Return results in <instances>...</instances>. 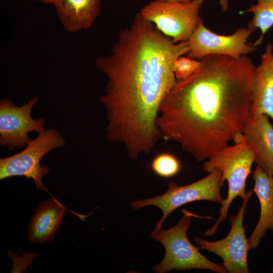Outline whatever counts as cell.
<instances>
[{
    "label": "cell",
    "mask_w": 273,
    "mask_h": 273,
    "mask_svg": "<svg viewBox=\"0 0 273 273\" xmlns=\"http://www.w3.org/2000/svg\"><path fill=\"white\" fill-rule=\"evenodd\" d=\"M219 4L223 12L225 13L228 11L229 9L228 0H219Z\"/></svg>",
    "instance_id": "obj_19"
},
{
    "label": "cell",
    "mask_w": 273,
    "mask_h": 273,
    "mask_svg": "<svg viewBox=\"0 0 273 273\" xmlns=\"http://www.w3.org/2000/svg\"><path fill=\"white\" fill-rule=\"evenodd\" d=\"M203 3L204 0H153L143 6L139 13L177 43L189 40L202 20L200 10Z\"/></svg>",
    "instance_id": "obj_5"
},
{
    "label": "cell",
    "mask_w": 273,
    "mask_h": 273,
    "mask_svg": "<svg viewBox=\"0 0 273 273\" xmlns=\"http://www.w3.org/2000/svg\"><path fill=\"white\" fill-rule=\"evenodd\" d=\"M184 215L177 223L168 229L156 226L150 237L160 243L165 249L163 260L153 267L156 273H165L172 270L208 269L217 273L227 272L223 264L209 260L192 244L187 236L192 214L182 209Z\"/></svg>",
    "instance_id": "obj_4"
},
{
    "label": "cell",
    "mask_w": 273,
    "mask_h": 273,
    "mask_svg": "<svg viewBox=\"0 0 273 273\" xmlns=\"http://www.w3.org/2000/svg\"><path fill=\"white\" fill-rule=\"evenodd\" d=\"M253 192L251 190L247 192L237 214L230 216L231 228L225 238L214 242L199 237L194 239L195 243L199 245V249L206 250L219 256L222 259L226 271L230 273L249 272L247 256L250 248L243 221L247 203Z\"/></svg>",
    "instance_id": "obj_8"
},
{
    "label": "cell",
    "mask_w": 273,
    "mask_h": 273,
    "mask_svg": "<svg viewBox=\"0 0 273 273\" xmlns=\"http://www.w3.org/2000/svg\"><path fill=\"white\" fill-rule=\"evenodd\" d=\"M221 173L215 169L206 177L191 184L180 186L175 181L168 185V190L163 194L149 199L131 203L135 210L148 206H155L162 211V217L156 226L162 227L166 217L174 210L188 203L198 200H208L220 203L224 199L220 193Z\"/></svg>",
    "instance_id": "obj_7"
},
{
    "label": "cell",
    "mask_w": 273,
    "mask_h": 273,
    "mask_svg": "<svg viewBox=\"0 0 273 273\" xmlns=\"http://www.w3.org/2000/svg\"><path fill=\"white\" fill-rule=\"evenodd\" d=\"M66 208L54 197L41 203L28 227V239L33 243L50 242L59 229Z\"/></svg>",
    "instance_id": "obj_15"
},
{
    "label": "cell",
    "mask_w": 273,
    "mask_h": 273,
    "mask_svg": "<svg viewBox=\"0 0 273 273\" xmlns=\"http://www.w3.org/2000/svg\"><path fill=\"white\" fill-rule=\"evenodd\" d=\"M101 0H56L53 5L64 28L71 33L89 29L99 16Z\"/></svg>",
    "instance_id": "obj_14"
},
{
    "label": "cell",
    "mask_w": 273,
    "mask_h": 273,
    "mask_svg": "<svg viewBox=\"0 0 273 273\" xmlns=\"http://www.w3.org/2000/svg\"><path fill=\"white\" fill-rule=\"evenodd\" d=\"M201 61L189 58L183 56L177 58L173 64V70L177 82L181 81L193 73L199 67Z\"/></svg>",
    "instance_id": "obj_18"
},
{
    "label": "cell",
    "mask_w": 273,
    "mask_h": 273,
    "mask_svg": "<svg viewBox=\"0 0 273 273\" xmlns=\"http://www.w3.org/2000/svg\"><path fill=\"white\" fill-rule=\"evenodd\" d=\"M254 187L253 190L260 205L258 222L248 239L250 249L258 247L268 230L273 234V176L267 175L257 165L253 171Z\"/></svg>",
    "instance_id": "obj_13"
},
{
    "label": "cell",
    "mask_w": 273,
    "mask_h": 273,
    "mask_svg": "<svg viewBox=\"0 0 273 273\" xmlns=\"http://www.w3.org/2000/svg\"><path fill=\"white\" fill-rule=\"evenodd\" d=\"M177 82L162 101L156 120L162 137L178 144L198 162L243 140L250 117L256 66L244 55H210Z\"/></svg>",
    "instance_id": "obj_2"
},
{
    "label": "cell",
    "mask_w": 273,
    "mask_h": 273,
    "mask_svg": "<svg viewBox=\"0 0 273 273\" xmlns=\"http://www.w3.org/2000/svg\"><path fill=\"white\" fill-rule=\"evenodd\" d=\"M254 150L246 142L245 138L233 146H227L213 153L202 166L204 171L211 172L215 169L221 171V183L223 186L225 180L229 185L228 196L220 203L219 216L215 223L206 231L204 237L212 236L219 223L228 217L229 208L234 199L239 196L244 199L247 193L245 185L251 169L255 161Z\"/></svg>",
    "instance_id": "obj_3"
},
{
    "label": "cell",
    "mask_w": 273,
    "mask_h": 273,
    "mask_svg": "<svg viewBox=\"0 0 273 273\" xmlns=\"http://www.w3.org/2000/svg\"><path fill=\"white\" fill-rule=\"evenodd\" d=\"M243 13L253 14L247 28L252 32L258 29L260 31L259 37L252 43L256 47L260 46L266 33L273 26V0H257L256 4L251 5Z\"/></svg>",
    "instance_id": "obj_16"
},
{
    "label": "cell",
    "mask_w": 273,
    "mask_h": 273,
    "mask_svg": "<svg viewBox=\"0 0 273 273\" xmlns=\"http://www.w3.org/2000/svg\"><path fill=\"white\" fill-rule=\"evenodd\" d=\"M65 144L63 136L55 128L38 133L36 138L28 142L23 151L0 159L1 180L12 176H25L34 180L38 190L50 193L42 182V178L50 169L47 165L40 164V161L46 154Z\"/></svg>",
    "instance_id": "obj_6"
},
{
    "label": "cell",
    "mask_w": 273,
    "mask_h": 273,
    "mask_svg": "<svg viewBox=\"0 0 273 273\" xmlns=\"http://www.w3.org/2000/svg\"><path fill=\"white\" fill-rule=\"evenodd\" d=\"M190 49L189 41L174 43L139 12L119 32L110 53L96 59L108 79L100 98L107 139L123 145L130 158L149 154L162 138L156 124L159 110L177 83L174 61Z\"/></svg>",
    "instance_id": "obj_1"
},
{
    "label": "cell",
    "mask_w": 273,
    "mask_h": 273,
    "mask_svg": "<svg viewBox=\"0 0 273 273\" xmlns=\"http://www.w3.org/2000/svg\"><path fill=\"white\" fill-rule=\"evenodd\" d=\"M265 114L273 120V46L268 42L256 67L250 116Z\"/></svg>",
    "instance_id": "obj_12"
},
{
    "label": "cell",
    "mask_w": 273,
    "mask_h": 273,
    "mask_svg": "<svg viewBox=\"0 0 273 273\" xmlns=\"http://www.w3.org/2000/svg\"><path fill=\"white\" fill-rule=\"evenodd\" d=\"M151 167L157 175L169 178L177 174L180 171L181 166L175 156L169 152H163L155 156Z\"/></svg>",
    "instance_id": "obj_17"
},
{
    "label": "cell",
    "mask_w": 273,
    "mask_h": 273,
    "mask_svg": "<svg viewBox=\"0 0 273 273\" xmlns=\"http://www.w3.org/2000/svg\"><path fill=\"white\" fill-rule=\"evenodd\" d=\"M248 144L255 154L254 162L267 175L273 176V125L265 114L251 116L243 129Z\"/></svg>",
    "instance_id": "obj_11"
},
{
    "label": "cell",
    "mask_w": 273,
    "mask_h": 273,
    "mask_svg": "<svg viewBox=\"0 0 273 273\" xmlns=\"http://www.w3.org/2000/svg\"><path fill=\"white\" fill-rule=\"evenodd\" d=\"M37 101L35 96L27 103L17 106L12 101H0V145L13 151L16 148L23 149L31 139L28 134L44 131V121L42 118L34 119L31 113Z\"/></svg>",
    "instance_id": "obj_10"
},
{
    "label": "cell",
    "mask_w": 273,
    "mask_h": 273,
    "mask_svg": "<svg viewBox=\"0 0 273 273\" xmlns=\"http://www.w3.org/2000/svg\"><path fill=\"white\" fill-rule=\"evenodd\" d=\"M252 33L248 28L242 27L229 35L218 34L206 27L202 19L189 40L190 49L186 56L198 61L210 55L239 58L257 49L252 43H247Z\"/></svg>",
    "instance_id": "obj_9"
},
{
    "label": "cell",
    "mask_w": 273,
    "mask_h": 273,
    "mask_svg": "<svg viewBox=\"0 0 273 273\" xmlns=\"http://www.w3.org/2000/svg\"><path fill=\"white\" fill-rule=\"evenodd\" d=\"M163 1H180V2H190L192 0H163Z\"/></svg>",
    "instance_id": "obj_21"
},
{
    "label": "cell",
    "mask_w": 273,
    "mask_h": 273,
    "mask_svg": "<svg viewBox=\"0 0 273 273\" xmlns=\"http://www.w3.org/2000/svg\"><path fill=\"white\" fill-rule=\"evenodd\" d=\"M37 2H41L45 4H53L54 3L56 0H32Z\"/></svg>",
    "instance_id": "obj_20"
}]
</instances>
